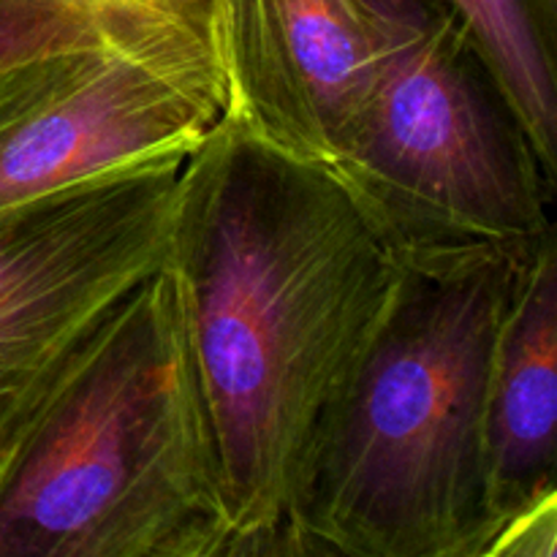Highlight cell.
I'll use <instances>...</instances> for the list:
<instances>
[{
  "label": "cell",
  "instance_id": "6da1fadb",
  "mask_svg": "<svg viewBox=\"0 0 557 557\" xmlns=\"http://www.w3.org/2000/svg\"><path fill=\"white\" fill-rule=\"evenodd\" d=\"M166 270L232 557H297L315 435L389 305L400 253L335 169L218 117L180 166Z\"/></svg>",
  "mask_w": 557,
  "mask_h": 557
},
{
  "label": "cell",
  "instance_id": "7a4b0ae2",
  "mask_svg": "<svg viewBox=\"0 0 557 557\" xmlns=\"http://www.w3.org/2000/svg\"><path fill=\"white\" fill-rule=\"evenodd\" d=\"M533 243L403 259L315 435L294 517L297 557L487 555L490 359Z\"/></svg>",
  "mask_w": 557,
  "mask_h": 557
},
{
  "label": "cell",
  "instance_id": "3957f363",
  "mask_svg": "<svg viewBox=\"0 0 557 557\" xmlns=\"http://www.w3.org/2000/svg\"><path fill=\"white\" fill-rule=\"evenodd\" d=\"M0 557H232L166 264L82 343L0 455Z\"/></svg>",
  "mask_w": 557,
  "mask_h": 557
},
{
  "label": "cell",
  "instance_id": "277c9868",
  "mask_svg": "<svg viewBox=\"0 0 557 557\" xmlns=\"http://www.w3.org/2000/svg\"><path fill=\"white\" fill-rule=\"evenodd\" d=\"M373 92L337 174L400 259L553 232L555 174L536 156L451 0H354Z\"/></svg>",
  "mask_w": 557,
  "mask_h": 557
},
{
  "label": "cell",
  "instance_id": "5b68a950",
  "mask_svg": "<svg viewBox=\"0 0 557 557\" xmlns=\"http://www.w3.org/2000/svg\"><path fill=\"white\" fill-rule=\"evenodd\" d=\"M183 161L0 212V455L82 343L166 264Z\"/></svg>",
  "mask_w": 557,
  "mask_h": 557
},
{
  "label": "cell",
  "instance_id": "8992f818",
  "mask_svg": "<svg viewBox=\"0 0 557 557\" xmlns=\"http://www.w3.org/2000/svg\"><path fill=\"white\" fill-rule=\"evenodd\" d=\"M221 117L218 71L120 44L0 63V212L58 190L183 161Z\"/></svg>",
  "mask_w": 557,
  "mask_h": 557
},
{
  "label": "cell",
  "instance_id": "52a82bcc",
  "mask_svg": "<svg viewBox=\"0 0 557 557\" xmlns=\"http://www.w3.org/2000/svg\"><path fill=\"white\" fill-rule=\"evenodd\" d=\"M221 117L302 161L341 169L373 92L354 0H215Z\"/></svg>",
  "mask_w": 557,
  "mask_h": 557
},
{
  "label": "cell",
  "instance_id": "ba28073f",
  "mask_svg": "<svg viewBox=\"0 0 557 557\" xmlns=\"http://www.w3.org/2000/svg\"><path fill=\"white\" fill-rule=\"evenodd\" d=\"M557 250L555 228L522 259L506 302L484 400L493 539L528 506L557 495Z\"/></svg>",
  "mask_w": 557,
  "mask_h": 557
},
{
  "label": "cell",
  "instance_id": "9c48e42d",
  "mask_svg": "<svg viewBox=\"0 0 557 557\" xmlns=\"http://www.w3.org/2000/svg\"><path fill=\"white\" fill-rule=\"evenodd\" d=\"M212 5L215 0H0V63L82 44L212 63Z\"/></svg>",
  "mask_w": 557,
  "mask_h": 557
},
{
  "label": "cell",
  "instance_id": "30bf717a",
  "mask_svg": "<svg viewBox=\"0 0 557 557\" xmlns=\"http://www.w3.org/2000/svg\"><path fill=\"white\" fill-rule=\"evenodd\" d=\"M520 114L536 156L557 172V0H451ZM557 177V174H555Z\"/></svg>",
  "mask_w": 557,
  "mask_h": 557
},
{
  "label": "cell",
  "instance_id": "8fae6325",
  "mask_svg": "<svg viewBox=\"0 0 557 557\" xmlns=\"http://www.w3.org/2000/svg\"><path fill=\"white\" fill-rule=\"evenodd\" d=\"M557 553V495L528 506L500 525L484 557H555Z\"/></svg>",
  "mask_w": 557,
  "mask_h": 557
}]
</instances>
